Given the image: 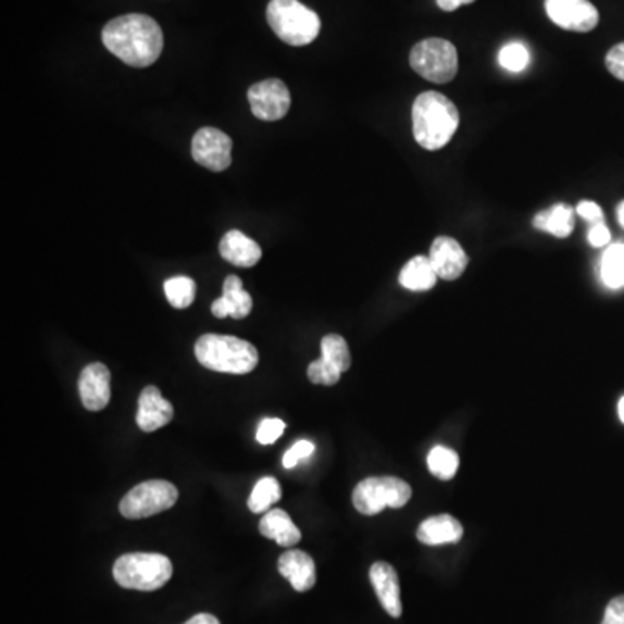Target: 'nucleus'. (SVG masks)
<instances>
[{"label": "nucleus", "instance_id": "nucleus-1", "mask_svg": "<svg viewBox=\"0 0 624 624\" xmlns=\"http://www.w3.org/2000/svg\"><path fill=\"white\" fill-rule=\"evenodd\" d=\"M103 43L113 57L128 66L146 68L162 54L163 32L151 16L125 14L104 26Z\"/></svg>", "mask_w": 624, "mask_h": 624}, {"label": "nucleus", "instance_id": "nucleus-2", "mask_svg": "<svg viewBox=\"0 0 624 624\" xmlns=\"http://www.w3.org/2000/svg\"><path fill=\"white\" fill-rule=\"evenodd\" d=\"M411 118L416 142L428 151L445 148L460 125V113L453 101L436 90L422 92L415 99Z\"/></svg>", "mask_w": 624, "mask_h": 624}, {"label": "nucleus", "instance_id": "nucleus-3", "mask_svg": "<svg viewBox=\"0 0 624 624\" xmlns=\"http://www.w3.org/2000/svg\"><path fill=\"white\" fill-rule=\"evenodd\" d=\"M195 355L201 366L229 375H247L259 364L255 347L232 335H203L195 346Z\"/></svg>", "mask_w": 624, "mask_h": 624}, {"label": "nucleus", "instance_id": "nucleus-4", "mask_svg": "<svg viewBox=\"0 0 624 624\" xmlns=\"http://www.w3.org/2000/svg\"><path fill=\"white\" fill-rule=\"evenodd\" d=\"M267 23L283 42L296 48L314 42L321 30L320 16L299 0H271Z\"/></svg>", "mask_w": 624, "mask_h": 624}, {"label": "nucleus", "instance_id": "nucleus-5", "mask_svg": "<svg viewBox=\"0 0 624 624\" xmlns=\"http://www.w3.org/2000/svg\"><path fill=\"white\" fill-rule=\"evenodd\" d=\"M172 573L171 559L162 553H125L113 565L115 582L127 590H160Z\"/></svg>", "mask_w": 624, "mask_h": 624}, {"label": "nucleus", "instance_id": "nucleus-6", "mask_svg": "<svg viewBox=\"0 0 624 624\" xmlns=\"http://www.w3.org/2000/svg\"><path fill=\"white\" fill-rule=\"evenodd\" d=\"M410 484L399 477H369L352 492V503L363 515H376L384 509H401L411 500Z\"/></svg>", "mask_w": 624, "mask_h": 624}, {"label": "nucleus", "instance_id": "nucleus-7", "mask_svg": "<svg viewBox=\"0 0 624 624\" xmlns=\"http://www.w3.org/2000/svg\"><path fill=\"white\" fill-rule=\"evenodd\" d=\"M411 68L434 84H448L458 73V52L446 39H425L410 52Z\"/></svg>", "mask_w": 624, "mask_h": 624}, {"label": "nucleus", "instance_id": "nucleus-8", "mask_svg": "<svg viewBox=\"0 0 624 624\" xmlns=\"http://www.w3.org/2000/svg\"><path fill=\"white\" fill-rule=\"evenodd\" d=\"M179 491L167 481H146L122 498L121 513L125 519L153 517L177 503Z\"/></svg>", "mask_w": 624, "mask_h": 624}, {"label": "nucleus", "instance_id": "nucleus-9", "mask_svg": "<svg viewBox=\"0 0 624 624\" xmlns=\"http://www.w3.org/2000/svg\"><path fill=\"white\" fill-rule=\"evenodd\" d=\"M249 103L259 121H282L290 110V90L278 78L257 82L249 89Z\"/></svg>", "mask_w": 624, "mask_h": 624}, {"label": "nucleus", "instance_id": "nucleus-10", "mask_svg": "<svg viewBox=\"0 0 624 624\" xmlns=\"http://www.w3.org/2000/svg\"><path fill=\"white\" fill-rule=\"evenodd\" d=\"M232 137L215 127L200 128L192 137V159L209 171H226L232 165Z\"/></svg>", "mask_w": 624, "mask_h": 624}, {"label": "nucleus", "instance_id": "nucleus-11", "mask_svg": "<svg viewBox=\"0 0 624 624\" xmlns=\"http://www.w3.org/2000/svg\"><path fill=\"white\" fill-rule=\"evenodd\" d=\"M547 14L564 30L586 34L599 25V11L590 0H545Z\"/></svg>", "mask_w": 624, "mask_h": 624}, {"label": "nucleus", "instance_id": "nucleus-12", "mask_svg": "<svg viewBox=\"0 0 624 624\" xmlns=\"http://www.w3.org/2000/svg\"><path fill=\"white\" fill-rule=\"evenodd\" d=\"M78 394L86 410H104L112 399V373L108 366L103 363H92L82 370Z\"/></svg>", "mask_w": 624, "mask_h": 624}, {"label": "nucleus", "instance_id": "nucleus-13", "mask_svg": "<svg viewBox=\"0 0 624 624\" xmlns=\"http://www.w3.org/2000/svg\"><path fill=\"white\" fill-rule=\"evenodd\" d=\"M428 259L433 262L437 276L446 282L460 278L469 265V255L462 249V245L449 236H437L430 247Z\"/></svg>", "mask_w": 624, "mask_h": 624}, {"label": "nucleus", "instance_id": "nucleus-14", "mask_svg": "<svg viewBox=\"0 0 624 624\" xmlns=\"http://www.w3.org/2000/svg\"><path fill=\"white\" fill-rule=\"evenodd\" d=\"M174 419V408L167 399L162 398L159 387L148 385L139 396V408H137V427L142 433H154L159 428L171 424Z\"/></svg>", "mask_w": 624, "mask_h": 624}, {"label": "nucleus", "instance_id": "nucleus-15", "mask_svg": "<svg viewBox=\"0 0 624 624\" xmlns=\"http://www.w3.org/2000/svg\"><path fill=\"white\" fill-rule=\"evenodd\" d=\"M370 579L385 612L389 616L401 617V588L396 569L387 562H375L370 569Z\"/></svg>", "mask_w": 624, "mask_h": 624}, {"label": "nucleus", "instance_id": "nucleus-16", "mask_svg": "<svg viewBox=\"0 0 624 624\" xmlns=\"http://www.w3.org/2000/svg\"><path fill=\"white\" fill-rule=\"evenodd\" d=\"M279 574L287 577L294 590L309 591L316 585V564L302 550H288L278 561Z\"/></svg>", "mask_w": 624, "mask_h": 624}, {"label": "nucleus", "instance_id": "nucleus-17", "mask_svg": "<svg viewBox=\"0 0 624 624\" xmlns=\"http://www.w3.org/2000/svg\"><path fill=\"white\" fill-rule=\"evenodd\" d=\"M462 536V524L449 513H440V515L425 519L416 531V538H419L420 544L428 545V547L458 544Z\"/></svg>", "mask_w": 624, "mask_h": 624}, {"label": "nucleus", "instance_id": "nucleus-18", "mask_svg": "<svg viewBox=\"0 0 624 624\" xmlns=\"http://www.w3.org/2000/svg\"><path fill=\"white\" fill-rule=\"evenodd\" d=\"M219 252L224 261L238 267H253L257 262L261 261L262 249L257 241L249 236L233 229L224 235L223 240L219 244Z\"/></svg>", "mask_w": 624, "mask_h": 624}, {"label": "nucleus", "instance_id": "nucleus-19", "mask_svg": "<svg viewBox=\"0 0 624 624\" xmlns=\"http://www.w3.org/2000/svg\"><path fill=\"white\" fill-rule=\"evenodd\" d=\"M259 531L264 538L274 539L279 547L290 548L302 539V533L285 510L274 509L265 513Z\"/></svg>", "mask_w": 624, "mask_h": 624}, {"label": "nucleus", "instance_id": "nucleus-20", "mask_svg": "<svg viewBox=\"0 0 624 624\" xmlns=\"http://www.w3.org/2000/svg\"><path fill=\"white\" fill-rule=\"evenodd\" d=\"M436 270H434L433 262L428 257L419 255L413 257L407 265L402 267L399 274V283L401 287L411 291H427L436 287L437 283Z\"/></svg>", "mask_w": 624, "mask_h": 624}, {"label": "nucleus", "instance_id": "nucleus-21", "mask_svg": "<svg viewBox=\"0 0 624 624\" xmlns=\"http://www.w3.org/2000/svg\"><path fill=\"white\" fill-rule=\"evenodd\" d=\"M574 214L576 210L573 207L557 203L539 212L533 221V226L538 227L539 232L550 233L556 238H569L574 229Z\"/></svg>", "mask_w": 624, "mask_h": 624}, {"label": "nucleus", "instance_id": "nucleus-22", "mask_svg": "<svg viewBox=\"0 0 624 624\" xmlns=\"http://www.w3.org/2000/svg\"><path fill=\"white\" fill-rule=\"evenodd\" d=\"M600 274L606 287L620 290L624 287V244H614L602 255Z\"/></svg>", "mask_w": 624, "mask_h": 624}, {"label": "nucleus", "instance_id": "nucleus-23", "mask_svg": "<svg viewBox=\"0 0 624 624\" xmlns=\"http://www.w3.org/2000/svg\"><path fill=\"white\" fill-rule=\"evenodd\" d=\"M223 296L229 300L233 309L232 317L235 320H244L252 312V297L249 291H245L244 283L235 274H229L224 282Z\"/></svg>", "mask_w": 624, "mask_h": 624}, {"label": "nucleus", "instance_id": "nucleus-24", "mask_svg": "<svg viewBox=\"0 0 624 624\" xmlns=\"http://www.w3.org/2000/svg\"><path fill=\"white\" fill-rule=\"evenodd\" d=\"M427 465L430 474L436 475L437 479L451 481L457 475L460 458L453 449L436 446L428 453Z\"/></svg>", "mask_w": 624, "mask_h": 624}, {"label": "nucleus", "instance_id": "nucleus-25", "mask_svg": "<svg viewBox=\"0 0 624 624\" xmlns=\"http://www.w3.org/2000/svg\"><path fill=\"white\" fill-rule=\"evenodd\" d=\"M282 500V486L274 477H262L255 484L249 498V509L253 513L270 512L274 503Z\"/></svg>", "mask_w": 624, "mask_h": 624}, {"label": "nucleus", "instance_id": "nucleus-26", "mask_svg": "<svg viewBox=\"0 0 624 624\" xmlns=\"http://www.w3.org/2000/svg\"><path fill=\"white\" fill-rule=\"evenodd\" d=\"M163 290L172 308L186 309L195 302L197 283L188 276H174L163 283Z\"/></svg>", "mask_w": 624, "mask_h": 624}, {"label": "nucleus", "instance_id": "nucleus-27", "mask_svg": "<svg viewBox=\"0 0 624 624\" xmlns=\"http://www.w3.org/2000/svg\"><path fill=\"white\" fill-rule=\"evenodd\" d=\"M321 358L334 364L335 369L340 370L342 373L351 369V351H349L346 338L340 337V335L332 334L323 337V340H321Z\"/></svg>", "mask_w": 624, "mask_h": 624}, {"label": "nucleus", "instance_id": "nucleus-28", "mask_svg": "<svg viewBox=\"0 0 624 624\" xmlns=\"http://www.w3.org/2000/svg\"><path fill=\"white\" fill-rule=\"evenodd\" d=\"M498 61H500L501 68L507 70V72H524L531 63L529 49L522 42L507 43L501 48Z\"/></svg>", "mask_w": 624, "mask_h": 624}, {"label": "nucleus", "instance_id": "nucleus-29", "mask_svg": "<svg viewBox=\"0 0 624 624\" xmlns=\"http://www.w3.org/2000/svg\"><path fill=\"white\" fill-rule=\"evenodd\" d=\"M308 376L312 384L328 385L329 387V385H335L340 380L342 372L335 369L334 364L320 358V360L312 361V363L309 364Z\"/></svg>", "mask_w": 624, "mask_h": 624}, {"label": "nucleus", "instance_id": "nucleus-30", "mask_svg": "<svg viewBox=\"0 0 624 624\" xmlns=\"http://www.w3.org/2000/svg\"><path fill=\"white\" fill-rule=\"evenodd\" d=\"M285 427H287V425H285V422L279 419L262 420L261 425H259V428H257L255 436L257 440H259V445H273V442H276V440L283 436V433H285Z\"/></svg>", "mask_w": 624, "mask_h": 624}, {"label": "nucleus", "instance_id": "nucleus-31", "mask_svg": "<svg viewBox=\"0 0 624 624\" xmlns=\"http://www.w3.org/2000/svg\"><path fill=\"white\" fill-rule=\"evenodd\" d=\"M316 451V446L312 445L311 440H299L296 445L288 449L285 457H283V466L285 469H294V466L299 465V463L308 460Z\"/></svg>", "mask_w": 624, "mask_h": 624}, {"label": "nucleus", "instance_id": "nucleus-32", "mask_svg": "<svg viewBox=\"0 0 624 624\" xmlns=\"http://www.w3.org/2000/svg\"><path fill=\"white\" fill-rule=\"evenodd\" d=\"M606 66L617 80L624 82V42L617 43L608 52Z\"/></svg>", "mask_w": 624, "mask_h": 624}, {"label": "nucleus", "instance_id": "nucleus-33", "mask_svg": "<svg viewBox=\"0 0 624 624\" xmlns=\"http://www.w3.org/2000/svg\"><path fill=\"white\" fill-rule=\"evenodd\" d=\"M574 210H576V214L579 215V217L585 219L586 223L597 224L603 221L602 209H600V205H597L595 201H579Z\"/></svg>", "mask_w": 624, "mask_h": 624}, {"label": "nucleus", "instance_id": "nucleus-34", "mask_svg": "<svg viewBox=\"0 0 624 624\" xmlns=\"http://www.w3.org/2000/svg\"><path fill=\"white\" fill-rule=\"evenodd\" d=\"M600 624H624V595L609 602Z\"/></svg>", "mask_w": 624, "mask_h": 624}, {"label": "nucleus", "instance_id": "nucleus-35", "mask_svg": "<svg viewBox=\"0 0 624 624\" xmlns=\"http://www.w3.org/2000/svg\"><path fill=\"white\" fill-rule=\"evenodd\" d=\"M588 241L597 249H602V247H608L611 244V232L606 223L591 224L590 232H588Z\"/></svg>", "mask_w": 624, "mask_h": 624}, {"label": "nucleus", "instance_id": "nucleus-36", "mask_svg": "<svg viewBox=\"0 0 624 624\" xmlns=\"http://www.w3.org/2000/svg\"><path fill=\"white\" fill-rule=\"evenodd\" d=\"M232 304H229V300L226 297H219L217 300H214V304H212V314L219 320H223V317L232 316Z\"/></svg>", "mask_w": 624, "mask_h": 624}, {"label": "nucleus", "instance_id": "nucleus-37", "mask_svg": "<svg viewBox=\"0 0 624 624\" xmlns=\"http://www.w3.org/2000/svg\"><path fill=\"white\" fill-rule=\"evenodd\" d=\"M437 5L446 13H451V11H457L458 8L462 5L472 4L475 0H436Z\"/></svg>", "mask_w": 624, "mask_h": 624}, {"label": "nucleus", "instance_id": "nucleus-38", "mask_svg": "<svg viewBox=\"0 0 624 624\" xmlns=\"http://www.w3.org/2000/svg\"><path fill=\"white\" fill-rule=\"evenodd\" d=\"M185 624H221L217 617L212 616V614H207V612H201L197 616H192L191 620L186 621Z\"/></svg>", "mask_w": 624, "mask_h": 624}, {"label": "nucleus", "instance_id": "nucleus-39", "mask_svg": "<svg viewBox=\"0 0 624 624\" xmlns=\"http://www.w3.org/2000/svg\"><path fill=\"white\" fill-rule=\"evenodd\" d=\"M617 221H620L621 227L624 229V200L617 205Z\"/></svg>", "mask_w": 624, "mask_h": 624}, {"label": "nucleus", "instance_id": "nucleus-40", "mask_svg": "<svg viewBox=\"0 0 624 624\" xmlns=\"http://www.w3.org/2000/svg\"><path fill=\"white\" fill-rule=\"evenodd\" d=\"M617 413H620L621 422L624 424V396L620 399V404H617Z\"/></svg>", "mask_w": 624, "mask_h": 624}]
</instances>
